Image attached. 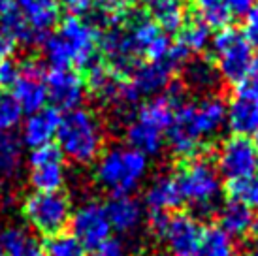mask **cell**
<instances>
[{
  "mask_svg": "<svg viewBox=\"0 0 258 256\" xmlns=\"http://www.w3.org/2000/svg\"><path fill=\"white\" fill-rule=\"evenodd\" d=\"M106 213L111 230L119 234H130L144 222V206L132 194L111 196V200L106 204Z\"/></svg>",
  "mask_w": 258,
  "mask_h": 256,
  "instance_id": "obj_19",
  "label": "cell"
},
{
  "mask_svg": "<svg viewBox=\"0 0 258 256\" xmlns=\"http://www.w3.org/2000/svg\"><path fill=\"white\" fill-rule=\"evenodd\" d=\"M173 68L168 62H147L142 60L134 66V70L126 76V83H128L130 91L136 94V98H144V96H157L160 91L168 89L170 81H172Z\"/></svg>",
  "mask_w": 258,
  "mask_h": 256,
  "instance_id": "obj_16",
  "label": "cell"
},
{
  "mask_svg": "<svg viewBox=\"0 0 258 256\" xmlns=\"http://www.w3.org/2000/svg\"><path fill=\"white\" fill-rule=\"evenodd\" d=\"M254 2L256 0H226V6H228L232 19H245V15L254 6Z\"/></svg>",
  "mask_w": 258,
  "mask_h": 256,
  "instance_id": "obj_38",
  "label": "cell"
},
{
  "mask_svg": "<svg viewBox=\"0 0 258 256\" xmlns=\"http://www.w3.org/2000/svg\"><path fill=\"white\" fill-rule=\"evenodd\" d=\"M226 126V104L219 96H206L200 102H181L175 106L166 142L175 157L194 158L209 138Z\"/></svg>",
  "mask_w": 258,
  "mask_h": 256,
  "instance_id": "obj_1",
  "label": "cell"
},
{
  "mask_svg": "<svg viewBox=\"0 0 258 256\" xmlns=\"http://www.w3.org/2000/svg\"><path fill=\"white\" fill-rule=\"evenodd\" d=\"M45 256H85L83 245L74 237L72 234H57L53 237H47Z\"/></svg>",
  "mask_w": 258,
  "mask_h": 256,
  "instance_id": "obj_32",
  "label": "cell"
},
{
  "mask_svg": "<svg viewBox=\"0 0 258 256\" xmlns=\"http://www.w3.org/2000/svg\"><path fill=\"white\" fill-rule=\"evenodd\" d=\"M12 6H14V0H0V15L4 14V12H8Z\"/></svg>",
  "mask_w": 258,
  "mask_h": 256,
  "instance_id": "obj_40",
  "label": "cell"
},
{
  "mask_svg": "<svg viewBox=\"0 0 258 256\" xmlns=\"http://www.w3.org/2000/svg\"><path fill=\"white\" fill-rule=\"evenodd\" d=\"M251 234H252V237H254V241H256V245H258V217L254 219V222H252Z\"/></svg>",
  "mask_w": 258,
  "mask_h": 256,
  "instance_id": "obj_41",
  "label": "cell"
},
{
  "mask_svg": "<svg viewBox=\"0 0 258 256\" xmlns=\"http://www.w3.org/2000/svg\"><path fill=\"white\" fill-rule=\"evenodd\" d=\"M91 256H128V254H126V250H124L121 241L109 237L108 241H104L100 247L93 249V254Z\"/></svg>",
  "mask_w": 258,
  "mask_h": 256,
  "instance_id": "obj_37",
  "label": "cell"
},
{
  "mask_svg": "<svg viewBox=\"0 0 258 256\" xmlns=\"http://www.w3.org/2000/svg\"><path fill=\"white\" fill-rule=\"evenodd\" d=\"M68 224L72 228V235L83 245V249L91 250L100 247L104 241H108L113 232L108 213H106V206L96 200L81 204L70 215Z\"/></svg>",
  "mask_w": 258,
  "mask_h": 256,
  "instance_id": "obj_12",
  "label": "cell"
},
{
  "mask_svg": "<svg viewBox=\"0 0 258 256\" xmlns=\"http://www.w3.org/2000/svg\"><path fill=\"white\" fill-rule=\"evenodd\" d=\"M209 45L213 53L211 62L221 79L237 85L243 79L258 74L256 49L247 42L239 29H234L230 25L219 29V32L211 38Z\"/></svg>",
  "mask_w": 258,
  "mask_h": 256,
  "instance_id": "obj_3",
  "label": "cell"
},
{
  "mask_svg": "<svg viewBox=\"0 0 258 256\" xmlns=\"http://www.w3.org/2000/svg\"><path fill=\"white\" fill-rule=\"evenodd\" d=\"M128 42L140 60L147 62H168L173 42L151 17H134L122 23ZM170 64V62H168Z\"/></svg>",
  "mask_w": 258,
  "mask_h": 256,
  "instance_id": "obj_9",
  "label": "cell"
},
{
  "mask_svg": "<svg viewBox=\"0 0 258 256\" xmlns=\"http://www.w3.org/2000/svg\"><path fill=\"white\" fill-rule=\"evenodd\" d=\"M60 117H62L60 111L47 106L29 113V117L23 122L21 143H25L30 149H36V147L51 143L57 136Z\"/></svg>",
  "mask_w": 258,
  "mask_h": 256,
  "instance_id": "obj_17",
  "label": "cell"
},
{
  "mask_svg": "<svg viewBox=\"0 0 258 256\" xmlns=\"http://www.w3.org/2000/svg\"><path fill=\"white\" fill-rule=\"evenodd\" d=\"M58 4L74 17H83L93 10L94 0H58Z\"/></svg>",
  "mask_w": 258,
  "mask_h": 256,
  "instance_id": "obj_36",
  "label": "cell"
},
{
  "mask_svg": "<svg viewBox=\"0 0 258 256\" xmlns=\"http://www.w3.org/2000/svg\"><path fill=\"white\" fill-rule=\"evenodd\" d=\"M211 29L208 25H204L200 19L194 21H186L179 30V38H177V45H181L183 49L192 55V53H202L209 47L211 43Z\"/></svg>",
  "mask_w": 258,
  "mask_h": 256,
  "instance_id": "obj_29",
  "label": "cell"
},
{
  "mask_svg": "<svg viewBox=\"0 0 258 256\" xmlns=\"http://www.w3.org/2000/svg\"><path fill=\"white\" fill-rule=\"evenodd\" d=\"M215 168L221 179L228 183L254 175L258 170V145L251 138L230 136L217 151Z\"/></svg>",
  "mask_w": 258,
  "mask_h": 256,
  "instance_id": "obj_8",
  "label": "cell"
},
{
  "mask_svg": "<svg viewBox=\"0 0 258 256\" xmlns=\"http://www.w3.org/2000/svg\"><path fill=\"white\" fill-rule=\"evenodd\" d=\"M72 206L66 194L60 190L57 192H40L34 190L23 202V217L29 222V226L45 235L53 237L62 234L64 228L70 222Z\"/></svg>",
  "mask_w": 258,
  "mask_h": 256,
  "instance_id": "obj_6",
  "label": "cell"
},
{
  "mask_svg": "<svg viewBox=\"0 0 258 256\" xmlns=\"http://www.w3.org/2000/svg\"><path fill=\"white\" fill-rule=\"evenodd\" d=\"M126 143L128 147L140 151L145 157H155L162 151L166 142V132L162 128L155 126L153 122L134 117L126 126Z\"/></svg>",
  "mask_w": 258,
  "mask_h": 256,
  "instance_id": "obj_21",
  "label": "cell"
},
{
  "mask_svg": "<svg viewBox=\"0 0 258 256\" xmlns=\"http://www.w3.org/2000/svg\"><path fill=\"white\" fill-rule=\"evenodd\" d=\"M58 38L62 40L66 51L70 55L72 66L89 68L96 62L98 53V40L100 34L91 23H87L83 17L68 15L66 19L58 21Z\"/></svg>",
  "mask_w": 258,
  "mask_h": 256,
  "instance_id": "obj_10",
  "label": "cell"
},
{
  "mask_svg": "<svg viewBox=\"0 0 258 256\" xmlns=\"http://www.w3.org/2000/svg\"><path fill=\"white\" fill-rule=\"evenodd\" d=\"M145 206L149 213H170L183 206V196L175 175H160L145 190Z\"/></svg>",
  "mask_w": 258,
  "mask_h": 256,
  "instance_id": "obj_20",
  "label": "cell"
},
{
  "mask_svg": "<svg viewBox=\"0 0 258 256\" xmlns=\"http://www.w3.org/2000/svg\"><path fill=\"white\" fill-rule=\"evenodd\" d=\"M45 91L57 111H72L81 107L87 94L83 78L70 68H51L45 72Z\"/></svg>",
  "mask_w": 258,
  "mask_h": 256,
  "instance_id": "obj_14",
  "label": "cell"
},
{
  "mask_svg": "<svg viewBox=\"0 0 258 256\" xmlns=\"http://www.w3.org/2000/svg\"><path fill=\"white\" fill-rule=\"evenodd\" d=\"M175 177L179 183L183 204H188L198 217L217 213L222 179L211 160L202 157L188 158V162L181 168Z\"/></svg>",
  "mask_w": 258,
  "mask_h": 256,
  "instance_id": "obj_5",
  "label": "cell"
},
{
  "mask_svg": "<svg viewBox=\"0 0 258 256\" xmlns=\"http://www.w3.org/2000/svg\"><path fill=\"white\" fill-rule=\"evenodd\" d=\"M23 166V143L12 132H0V179L15 177Z\"/></svg>",
  "mask_w": 258,
  "mask_h": 256,
  "instance_id": "obj_26",
  "label": "cell"
},
{
  "mask_svg": "<svg viewBox=\"0 0 258 256\" xmlns=\"http://www.w3.org/2000/svg\"><path fill=\"white\" fill-rule=\"evenodd\" d=\"M21 106L14 100L12 94H0V132H12L23 121Z\"/></svg>",
  "mask_w": 258,
  "mask_h": 256,
  "instance_id": "obj_33",
  "label": "cell"
},
{
  "mask_svg": "<svg viewBox=\"0 0 258 256\" xmlns=\"http://www.w3.org/2000/svg\"><path fill=\"white\" fill-rule=\"evenodd\" d=\"M247 256H258V245H254V247H252V249L247 252Z\"/></svg>",
  "mask_w": 258,
  "mask_h": 256,
  "instance_id": "obj_42",
  "label": "cell"
},
{
  "mask_svg": "<svg viewBox=\"0 0 258 256\" xmlns=\"http://www.w3.org/2000/svg\"><path fill=\"white\" fill-rule=\"evenodd\" d=\"M192 6L198 19L209 29H224L232 21L226 0H192Z\"/></svg>",
  "mask_w": 258,
  "mask_h": 256,
  "instance_id": "obj_30",
  "label": "cell"
},
{
  "mask_svg": "<svg viewBox=\"0 0 258 256\" xmlns=\"http://www.w3.org/2000/svg\"><path fill=\"white\" fill-rule=\"evenodd\" d=\"M29 179L34 190L57 192L66 181L64 157L57 145L47 143L36 149H30L29 155Z\"/></svg>",
  "mask_w": 258,
  "mask_h": 256,
  "instance_id": "obj_13",
  "label": "cell"
},
{
  "mask_svg": "<svg viewBox=\"0 0 258 256\" xmlns=\"http://www.w3.org/2000/svg\"><path fill=\"white\" fill-rule=\"evenodd\" d=\"M14 6L30 25L38 40H43L60 21L58 0H14Z\"/></svg>",
  "mask_w": 258,
  "mask_h": 256,
  "instance_id": "obj_18",
  "label": "cell"
},
{
  "mask_svg": "<svg viewBox=\"0 0 258 256\" xmlns=\"http://www.w3.org/2000/svg\"><path fill=\"white\" fill-rule=\"evenodd\" d=\"M149 164L147 157L140 151L124 147H109L108 151L100 153L96 162V181L104 190L117 194H130L142 185L147 175Z\"/></svg>",
  "mask_w": 258,
  "mask_h": 256,
  "instance_id": "obj_4",
  "label": "cell"
},
{
  "mask_svg": "<svg viewBox=\"0 0 258 256\" xmlns=\"http://www.w3.org/2000/svg\"><path fill=\"white\" fill-rule=\"evenodd\" d=\"M219 228L226 232L230 237H243L251 234L252 222H254V213L247 206L228 200L226 204L219 206Z\"/></svg>",
  "mask_w": 258,
  "mask_h": 256,
  "instance_id": "obj_23",
  "label": "cell"
},
{
  "mask_svg": "<svg viewBox=\"0 0 258 256\" xmlns=\"http://www.w3.org/2000/svg\"><path fill=\"white\" fill-rule=\"evenodd\" d=\"M228 192V200L239 202L247 206L252 211H258V175H249V177L237 179V181H230L226 186Z\"/></svg>",
  "mask_w": 258,
  "mask_h": 256,
  "instance_id": "obj_31",
  "label": "cell"
},
{
  "mask_svg": "<svg viewBox=\"0 0 258 256\" xmlns=\"http://www.w3.org/2000/svg\"><path fill=\"white\" fill-rule=\"evenodd\" d=\"M149 8L151 19L160 29L168 32H179L186 23V4L185 0H145Z\"/></svg>",
  "mask_w": 258,
  "mask_h": 256,
  "instance_id": "obj_24",
  "label": "cell"
},
{
  "mask_svg": "<svg viewBox=\"0 0 258 256\" xmlns=\"http://www.w3.org/2000/svg\"><path fill=\"white\" fill-rule=\"evenodd\" d=\"M241 32L247 38V42L251 43L254 49H258V0L254 2L251 12L245 15L243 30Z\"/></svg>",
  "mask_w": 258,
  "mask_h": 256,
  "instance_id": "obj_34",
  "label": "cell"
},
{
  "mask_svg": "<svg viewBox=\"0 0 258 256\" xmlns=\"http://www.w3.org/2000/svg\"><path fill=\"white\" fill-rule=\"evenodd\" d=\"M226 124L234 136L251 138L258 128V74L243 79L226 104Z\"/></svg>",
  "mask_w": 258,
  "mask_h": 256,
  "instance_id": "obj_11",
  "label": "cell"
},
{
  "mask_svg": "<svg viewBox=\"0 0 258 256\" xmlns=\"http://www.w3.org/2000/svg\"><path fill=\"white\" fill-rule=\"evenodd\" d=\"M194 256H237L234 237H230L219 226L206 228Z\"/></svg>",
  "mask_w": 258,
  "mask_h": 256,
  "instance_id": "obj_27",
  "label": "cell"
},
{
  "mask_svg": "<svg viewBox=\"0 0 258 256\" xmlns=\"http://www.w3.org/2000/svg\"><path fill=\"white\" fill-rule=\"evenodd\" d=\"M12 51H14V45L8 42L4 36L0 34V62H2L4 58L10 57V55H12Z\"/></svg>",
  "mask_w": 258,
  "mask_h": 256,
  "instance_id": "obj_39",
  "label": "cell"
},
{
  "mask_svg": "<svg viewBox=\"0 0 258 256\" xmlns=\"http://www.w3.org/2000/svg\"><path fill=\"white\" fill-rule=\"evenodd\" d=\"M185 79L186 83H188V87H192L196 91H202V93L213 91L219 85V81H221L213 62L206 60V58H196V60L186 62Z\"/></svg>",
  "mask_w": 258,
  "mask_h": 256,
  "instance_id": "obj_28",
  "label": "cell"
},
{
  "mask_svg": "<svg viewBox=\"0 0 258 256\" xmlns=\"http://www.w3.org/2000/svg\"><path fill=\"white\" fill-rule=\"evenodd\" d=\"M0 256H4V252H2V249H0Z\"/></svg>",
  "mask_w": 258,
  "mask_h": 256,
  "instance_id": "obj_44",
  "label": "cell"
},
{
  "mask_svg": "<svg viewBox=\"0 0 258 256\" xmlns=\"http://www.w3.org/2000/svg\"><path fill=\"white\" fill-rule=\"evenodd\" d=\"M55 138L62 157L78 164L93 162L104 149V128L93 111L83 107L66 111L60 117Z\"/></svg>",
  "mask_w": 258,
  "mask_h": 256,
  "instance_id": "obj_2",
  "label": "cell"
},
{
  "mask_svg": "<svg viewBox=\"0 0 258 256\" xmlns=\"http://www.w3.org/2000/svg\"><path fill=\"white\" fill-rule=\"evenodd\" d=\"M12 96L25 113L38 111L47 102L45 91V70L40 60L29 58L19 64V76L12 87Z\"/></svg>",
  "mask_w": 258,
  "mask_h": 256,
  "instance_id": "obj_15",
  "label": "cell"
},
{
  "mask_svg": "<svg viewBox=\"0 0 258 256\" xmlns=\"http://www.w3.org/2000/svg\"><path fill=\"white\" fill-rule=\"evenodd\" d=\"M0 249L4 256H45V247L38 235L23 226H6L0 232Z\"/></svg>",
  "mask_w": 258,
  "mask_h": 256,
  "instance_id": "obj_22",
  "label": "cell"
},
{
  "mask_svg": "<svg viewBox=\"0 0 258 256\" xmlns=\"http://www.w3.org/2000/svg\"><path fill=\"white\" fill-rule=\"evenodd\" d=\"M19 76V64L8 57L0 62V87H12Z\"/></svg>",
  "mask_w": 258,
  "mask_h": 256,
  "instance_id": "obj_35",
  "label": "cell"
},
{
  "mask_svg": "<svg viewBox=\"0 0 258 256\" xmlns=\"http://www.w3.org/2000/svg\"><path fill=\"white\" fill-rule=\"evenodd\" d=\"M251 138H252V142H254L258 145V128H256V132H254V134H252Z\"/></svg>",
  "mask_w": 258,
  "mask_h": 256,
  "instance_id": "obj_43",
  "label": "cell"
},
{
  "mask_svg": "<svg viewBox=\"0 0 258 256\" xmlns=\"http://www.w3.org/2000/svg\"><path fill=\"white\" fill-rule=\"evenodd\" d=\"M149 226L172 256H194L204 232L190 213H151Z\"/></svg>",
  "mask_w": 258,
  "mask_h": 256,
  "instance_id": "obj_7",
  "label": "cell"
},
{
  "mask_svg": "<svg viewBox=\"0 0 258 256\" xmlns=\"http://www.w3.org/2000/svg\"><path fill=\"white\" fill-rule=\"evenodd\" d=\"M0 34L4 36L14 47L15 45H30V43L38 42L30 25L25 21V17L19 14V10L15 6H12L8 12L0 15Z\"/></svg>",
  "mask_w": 258,
  "mask_h": 256,
  "instance_id": "obj_25",
  "label": "cell"
}]
</instances>
